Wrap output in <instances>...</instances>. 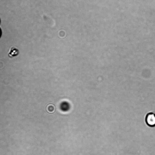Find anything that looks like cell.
Listing matches in <instances>:
<instances>
[{
	"instance_id": "cell-4",
	"label": "cell",
	"mask_w": 155,
	"mask_h": 155,
	"mask_svg": "<svg viewBox=\"0 0 155 155\" xmlns=\"http://www.w3.org/2000/svg\"><path fill=\"white\" fill-rule=\"evenodd\" d=\"M1 35H2V31L0 28V38H1Z\"/></svg>"
},
{
	"instance_id": "cell-1",
	"label": "cell",
	"mask_w": 155,
	"mask_h": 155,
	"mask_svg": "<svg viewBox=\"0 0 155 155\" xmlns=\"http://www.w3.org/2000/svg\"><path fill=\"white\" fill-rule=\"evenodd\" d=\"M145 121L147 125L150 127L155 126V114L153 112H149L146 115Z\"/></svg>"
},
{
	"instance_id": "cell-3",
	"label": "cell",
	"mask_w": 155,
	"mask_h": 155,
	"mask_svg": "<svg viewBox=\"0 0 155 155\" xmlns=\"http://www.w3.org/2000/svg\"><path fill=\"white\" fill-rule=\"evenodd\" d=\"M60 107L62 111L65 112L69 110L70 108V105L67 102L63 101L60 104Z\"/></svg>"
},
{
	"instance_id": "cell-2",
	"label": "cell",
	"mask_w": 155,
	"mask_h": 155,
	"mask_svg": "<svg viewBox=\"0 0 155 155\" xmlns=\"http://www.w3.org/2000/svg\"><path fill=\"white\" fill-rule=\"evenodd\" d=\"M18 49L15 47H12L8 53V55L10 58H12L17 56L19 54Z\"/></svg>"
}]
</instances>
